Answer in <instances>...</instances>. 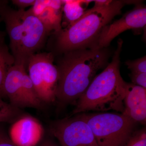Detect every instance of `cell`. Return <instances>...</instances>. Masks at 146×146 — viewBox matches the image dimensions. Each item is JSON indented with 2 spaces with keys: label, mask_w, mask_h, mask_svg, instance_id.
Returning <instances> with one entry per match:
<instances>
[{
  "label": "cell",
  "mask_w": 146,
  "mask_h": 146,
  "mask_svg": "<svg viewBox=\"0 0 146 146\" xmlns=\"http://www.w3.org/2000/svg\"><path fill=\"white\" fill-rule=\"evenodd\" d=\"M22 96L25 108H40L42 102L39 99L35 93L31 80L27 74L26 70L24 71L22 78Z\"/></svg>",
  "instance_id": "14"
},
{
  "label": "cell",
  "mask_w": 146,
  "mask_h": 146,
  "mask_svg": "<svg viewBox=\"0 0 146 146\" xmlns=\"http://www.w3.org/2000/svg\"><path fill=\"white\" fill-rule=\"evenodd\" d=\"M8 1H1L0 0V9L6 5H7Z\"/></svg>",
  "instance_id": "25"
},
{
  "label": "cell",
  "mask_w": 146,
  "mask_h": 146,
  "mask_svg": "<svg viewBox=\"0 0 146 146\" xmlns=\"http://www.w3.org/2000/svg\"><path fill=\"white\" fill-rule=\"evenodd\" d=\"M129 75L132 84L146 89V73L131 72Z\"/></svg>",
  "instance_id": "20"
},
{
  "label": "cell",
  "mask_w": 146,
  "mask_h": 146,
  "mask_svg": "<svg viewBox=\"0 0 146 146\" xmlns=\"http://www.w3.org/2000/svg\"><path fill=\"white\" fill-rule=\"evenodd\" d=\"M2 21V19L0 18V22ZM5 33L3 32L0 31V42L4 41Z\"/></svg>",
  "instance_id": "24"
},
{
  "label": "cell",
  "mask_w": 146,
  "mask_h": 146,
  "mask_svg": "<svg viewBox=\"0 0 146 146\" xmlns=\"http://www.w3.org/2000/svg\"><path fill=\"white\" fill-rule=\"evenodd\" d=\"M146 25L145 6L136 5L133 10L127 12L121 18L104 28L92 47L106 48L113 39L128 30H142Z\"/></svg>",
  "instance_id": "8"
},
{
  "label": "cell",
  "mask_w": 146,
  "mask_h": 146,
  "mask_svg": "<svg viewBox=\"0 0 146 146\" xmlns=\"http://www.w3.org/2000/svg\"><path fill=\"white\" fill-rule=\"evenodd\" d=\"M123 146H146V127L133 131Z\"/></svg>",
  "instance_id": "17"
},
{
  "label": "cell",
  "mask_w": 146,
  "mask_h": 146,
  "mask_svg": "<svg viewBox=\"0 0 146 146\" xmlns=\"http://www.w3.org/2000/svg\"><path fill=\"white\" fill-rule=\"evenodd\" d=\"M0 18L5 24L14 63L27 68L29 58L44 44L48 34L44 27L30 9L14 10L7 5L0 9Z\"/></svg>",
  "instance_id": "4"
},
{
  "label": "cell",
  "mask_w": 146,
  "mask_h": 146,
  "mask_svg": "<svg viewBox=\"0 0 146 146\" xmlns=\"http://www.w3.org/2000/svg\"><path fill=\"white\" fill-rule=\"evenodd\" d=\"M87 123L99 146H123L133 131L135 122L123 114H77Z\"/></svg>",
  "instance_id": "5"
},
{
  "label": "cell",
  "mask_w": 146,
  "mask_h": 146,
  "mask_svg": "<svg viewBox=\"0 0 146 146\" xmlns=\"http://www.w3.org/2000/svg\"><path fill=\"white\" fill-rule=\"evenodd\" d=\"M13 5L18 7L19 9H24L29 6L34 5L35 0H13L11 1Z\"/></svg>",
  "instance_id": "21"
},
{
  "label": "cell",
  "mask_w": 146,
  "mask_h": 146,
  "mask_svg": "<svg viewBox=\"0 0 146 146\" xmlns=\"http://www.w3.org/2000/svg\"><path fill=\"white\" fill-rule=\"evenodd\" d=\"M58 64L56 97L62 104H76L99 70L107 65L106 48L92 47L64 53Z\"/></svg>",
  "instance_id": "1"
},
{
  "label": "cell",
  "mask_w": 146,
  "mask_h": 146,
  "mask_svg": "<svg viewBox=\"0 0 146 146\" xmlns=\"http://www.w3.org/2000/svg\"><path fill=\"white\" fill-rule=\"evenodd\" d=\"M123 44V40L119 39L112 61L94 78L77 102L71 116L89 111L123 112L127 82L123 79L120 72V55Z\"/></svg>",
  "instance_id": "2"
},
{
  "label": "cell",
  "mask_w": 146,
  "mask_h": 146,
  "mask_svg": "<svg viewBox=\"0 0 146 146\" xmlns=\"http://www.w3.org/2000/svg\"><path fill=\"white\" fill-rule=\"evenodd\" d=\"M13 56L9 50L4 43V41L0 42V98L5 97L3 89L6 75L9 68L14 64Z\"/></svg>",
  "instance_id": "15"
},
{
  "label": "cell",
  "mask_w": 146,
  "mask_h": 146,
  "mask_svg": "<svg viewBox=\"0 0 146 146\" xmlns=\"http://www.w3.org/2000/svg\"><path fill=\"white\" fill-rule=\"evenodd\" d=\"M62 11L63 8L57 9L50 6L49 3L48 7L37 17L42 22L48 34L52 31L55 34H56L62 29L61 24Z\"/></svg>",
  "instance_id": "12"
},
{
  "label": "cell",
  "mask_w": 146,
  "mask_h": 146,
  "mask_svg": "<svg viewBox=\"0 0 146 146\" xmlns=\"http://www.w3.org/2000/svg\"><path fill=\"white\" fill-rule=\"evenodd\" d=\"M125 65L131 72L146 73V56L136 60H127Z\"/></svg>",
  "instance_id": "18"
},
{
  "label": "cell",
  "mask_w": 146,
  "mask_h": 146,
  "mask_svg": "<svg viewBox=\"0 0 146 146\" xmlns=\"http://www.w3.org/2000/svg\"><path fill=\"white\" fill-rule=\"evenodd\" d=\"M128 1H112L104 5H95L74 23L56 35V48L64 53L91 48L96 41L102 29L115 16Z\"/></svg>",
  "instance_id": "3"
},
{
  "label": "cell",
  "mask_w": 146,
  "mask_h": 146,
  "mask_svg": "<svg viewBox=\"0 0 146 146\" xmlns=\"http://www.w3.org/2000/svg\"><path fill=\"white\" fill-rule=\"evenodd\" d=\"M26 70L25 65L14 63L7 71L3 86L4 93L10 104L20 109L25 108L22 96V78Z\"/></svg>",
  "instance_id": "11"
},
{
  "label": "cell",
  "mask_w": 146,
  "mask_h": 146,
  "mask_svg": "<svg viewBox=\"0 0 146 146\" xmlns=\"http://www.w3.org/2000/svg\"><path fill=\"white\" fill-rule=\"evenodd\" d=\"M122 114L135 123L145 125L146 89L132 83H127Z\"/></svg>",
  "instance_id": "10"
},
{
  "label": "cell",
  "mask_w": 146,
  "mask_h": 146,
  "mask_svg": "<svg viewBox=\"0 0 146 146\" xmlns=\"http://www.w3.org/2000/svg\"><path fill=\"white\" fill-rule=\"evenodd\" d=\"M39 146H58L56 143L50 138L45 139Z\"/></svg>",
  "instance_id": "23"
},
{
  "label": "cell",
  "mask_w": 146,
  "mask_h": 146,
  "mask_svg": "<svg viewBox=\"0 0 146 146\" xmlns=\"http://www.w3.org/2000/svg\"><path fill=\"white\" fill-rule=\"evenodd\" d=\"M44 127L36 118L24 115L13 123L9 138L17 146H35L44 136Z\"/></svg>",
  "instance_id": "9"
},
{
  "label": "cell",
  "mask_w": 146,
  "mask_h": 146,
  "mask_svg": "<svg viewBox=\"0 0 146 146\" xmlns=\"http://www.w3.org/2000/svg\"><path fill=\"white\" fill-rule=\"evenodd\" d=\"M49 3L50 0H35L34 5L30 9L35 16L39 17L48 7Z\"/></svg>",
  "instance_id": "19"
},
{
  "label": "cell",
  "mask_w": 146,
  "mask_h": 146,
  "mask_svg": "<svg viewBox=\"0 0 146 146\" xmlns=\"http://www.w3.org/2000/svg\"><path fill=\"white\" fill-rule=\"evenodd\" d=\"M54 58L52 52L39 53L33 54L28 61L29 76L37 97L42 102L52 103L56 100L59 76Z\"/></svg>",
  "instance_id": "6"
},
{
  "label": "cell",
  "mask_w": 146,
  "mask_h": 146,
  "mask_svg": "<svg viewBox=\"0 0 146 146\" xmlns=\"http://www.w3.org/2000/svg\"><path fill=\"white\" fill-rule=\"evenodd\" d=\"M0 146H17L13 143L9 137L0 129Z\"/></svg>",
  "instance_id": "22"
},
{
  "label": "cell",
  "mask_w": 146,
  "mask_h": 146,
  "mask_svg": "<svg viewBox=\"0 0 146 146\" xmlns=\"http://www.w3.org/2000/svg\"><path fill=\"white\" fill-rule=\"evenodd\" d=\"M91 1H62L63 11L68 23V26L82 17L86 11L84 6L88 5Z\"/></svg>",
  "instance_id": "13"
},
{
  "label": "cell",
  "mask_w": 146,
  "mask_h": 146,
  "mask_svg": "<svg viewBox=\"0 0 146 146\" xmlns=\"http://www.w3.org/2000/svg\"><path fill=\"white\" fill-rule=\"evenodd\" d=\"M49 130L61 146H99L89 126L77 115L54 121Z\"/></svg>",
  "instance_id": "7"
},
{
  "label": "cell",
  "mask_w": 146,
  "mask_h": 146,
  "mask_svg": "<svg viewBox=\"0 0 146 146\" xmlns=\"http://www.w3.org/2000/svg\"><path fill=\"white\" fill-rule=\"evenodd\" d=\"M21 109L4 101L0 98V123H14L23 116Z\"/></svg>",
  "instance_id": "16"
}]
</instances>
